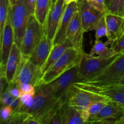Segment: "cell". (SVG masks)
I'll list each match as a JSON object with an SVG mask.
<instances>
[{
    "label": "cell",
    "mask_w": 124,
    "mask_h": 124,
    "mask_svg": "<svg viewBox=\"0 0 124 124\" xmlns=\"http://www.w3.org/2000/svg\"><path fill=\"white\" fill-rule=\"evenodd\" d=\"M64 102L63 99L54 96L48 84H42L36 87L33 104L26 112L36 117L41 124H46L52 116L59 111Z\"/></svg>",
    "instance_id": "1"
},
{
    "label": "cell",
    "mask_w": 124,
    "mask_h": 124,
    "mask_svg": "<svg viewBox=\"0 0 124 124\" xmlns=\"http://www.w3.org/2000/svg\"><path fill=\"white\" fill-rule=\"evenodd\" d=\"M84 52L82 53L74 47H70L52 64L43 74L42 84H48L68 70L79 65Z\"/></svg>",
    "instance_id": "2"
},
{
    "label": "cell",
    "mask_w": 124,
    "mask_h": 124,
    "mask_svg": "<svg viewBox=\"0 0 124 124\" xmlns=\"http://www.w3.org/2000/svg\"><path fill=\"white\" fill-rule=\"evenodd\" d=\"M121 54L122 53H116L110 56L101 57L92 56L90 53L87 54L84 52L78 65L79 73L83 79L82 82L91 81L101 75Z\"/></svg>",
    "instance_id": "3"
},
{
    "label": "cell",
    "mask_w": 124,
    "mask_h": 124,
    "mask_svg": "<svg viewBox=\"0 0 124 124\" xmlns=\"http://www.w3.org/2000/svg\"><path fill=\"white\" fill-rule=\"evenodd\" d=\"M9 12L14 32L15 43L21 49L23 36L30 16L25 0H18L14 4L10 6Z\"/></svg>",
    "instance_id": "4"
},
{
    "label": "cell",
    "mask_w": 124,
    "mask_h": 124,
    "mask_svg": "<svg viewBox=\"0 0 124 124\" xmlns=\"http://www.w3.org/2000/svg\"><path fill=\"white\" fill-rule=\"evenodd\" d=\"M108 98L90 92L74 84L69 87L65 96V102L80 110H86L91 104Z\"/></svg>",
    "instance_id": "5"
},
{
    "label": "cell",
    "mask_w": 124,
    "mask_h": 124,
    "mask_svg": "<svg viewBox=\"0 0 124 124\" xmlns=\"http://www.w3.org/2000/svg\"><path fill=\"white\" fill-rule=\"evenodd\" d=\"M44 32V26L37 20L35 16H30L21 47L24 58H29L31 56Z\"/></svg>",
    "instance_id": "6"
},
{
    "label": "cell",
    "mask_w": 124,
    "mask_h": 124,
    "mask_svg": "<svg viewBox=\"0 0 124 124\" xmlns=\"http://www.w3.org/2000/svg\"><path fill=\"white\" fill-rule=\"evenodd\" d=\"M43 74L41 67L34 64L29 58L23 57L12 82L17 86L29 84L37 87L42 85L41 79Z\"/></svg>",
    "instance_id": "7"
},
{
    "label": "cell",
    "mask_w": 124,
    "mask_h": 124,
    "mask_svg": "<svg viewBox=\"0 0 124 124\" xmlns=\"http://www.w3.org/2000/svg\"><path fill=\"white\" fill-rule=\"evenodd\" d=\"M83 79L79 73L78 66L70 69L49 83L54 96L58 99H63L65 102V96L70 86L77 82H82Z\"/></svg>",
    "instance_id": "8"
},
{
    "label": "cell",
    "mask_w": 124,
    "mask_h": 124,
    "mask_svg": "<svg viewBox=\"0 0 124 124\" xmlns=\"http://www.w3.org/2000/svg\"><path fill=\"white\" fill-rule=\"evenodd\" d=\"M78 7L85 32L94 30L98 21L105 13H101L88 2V0H78Z\"/></svg>",
    "instance_id": "9"
},
{
    "label": "cell",
    "mask_w": 124,
    "mask_h": 124,
    "mask_svg": "<svg viewBox=\"0 0 124 124\" xmlns=\"http://www.w3.org/2000/svg\"><path fill=\"white\" fill-rule=\"evenodd\" d=\"M123 76H124V53H122L104 72L96 78L91 81L80 82L89 85L96 86L107 81Z\"/></svg>",
    "instance_id": "10"
},
{
    "label": "cell",
    "mask_w": 124,
    "mask_h": 124,
    "mask_svg": "<svg viewBox=\"0 0 124 124\" xmlns=\"http://www.w3.org/2000/svg\"><path fill=\"white\" fill-rule=\"evenodd\" d=\"M66 6L64 0H57L48 12L44 25V29L45 33L52 41H53L55 37Z\"/></svg>",
    "instance_id": "11"
},
{
    "label": "cell",
    "mask_w": 124,
    "mask_h": 124,
    "mask_svg": "<svg viewBox=\"0 0 124 124\" xmlns=\"http://www.w3.org/2000/svg\"><path fill=\"white\" fill-rule=\"evenodd\" d=\"M81 16L78 10L71 18L67 32V38L70 40L75 48L80 52H84L83 48L84 33Z\"/></svg>",
    "instance_id": "12"
},
{
    "label": "cell",
    "mask_w": 124,
    "mask_h": 124,
    "mask_svg": "<svg viewBox=\"0 0 124 124\" xmlns=\"http://www.w3.org/2000/svg\"><path fill=\"white\" fill-rule=\"evenodd\" d=\"M75 84L78 87H81L84 89L105 96L107 98L117 102L124 106V86L123 85L96 87V86L86 85L82 82H77Z\"/></svg>",
    "instance_id": "13"
},
{
    "label": "cell",
    "mask_w": 124,
    "mask_h": 124,
    "mask_svg": "<svg viewBox=\"0 0 124 124\" xmlns=\"http://www.w3.org/2000/svg\"><path fill=\"white\" fill-rule=\"evenodd\" d=\"M1 39V60L0 66H6L11 50L15 43L14 32L11 22L10 14L8 12V18L4 26Z\"/></svg>",
    "instance_id": "14"
},
{
    "label": "cell",
    "mask_w": 124,
    "mask_h": 124,
    "mask_svg": "<svg viewBox=\"0 0 124 124\" xmlns=\"http://www.w3.org/2000/svg\"><path fill=\"white\" fill-rule=\"evenodd\" d=\"M78 10V2L76 1H72L67 5L61 19L55 37L53 41V45L62 43L66 40L67 32L70 22Z\"/></svg>",
    "instance_id": "15"
},
{
    "label": "cell",
    "mask_w": 124,
    "mask_h": 124,
    "mask_svg": "<svg viewBox=\"0 0 124 124\" xmlns=\"http://www.w3.org/2000/svg\"><path fill=\"white\" fill-rule=\"evenodd\" d=\"M124 116V105L110 99L96 115L89 118L88 124H96L99 121L108 118L119 119Z\"/></svg>",
    "instance_id": "16"
},
{
    "label": "cell",
    "mask_w": 124,
    "mask_h": 124,
    "mask_svg": "<svg viewBox=\"0 0 124 124\" xmlns=\"http://www.w3.org/2000/svg\"><path fill=\"white\" fill-rule=\"evenodd\" d=\"M53 47V41L48 38L44 32L41 38V41L29 59L34 64L42 67L47 61Z\"/></svg>",
    "instance_id": "17"
},
{
    "label": "cell",
    "mask_w": 124,
    "mask_h": 124,
    "mask_svg": "<svg viewBox=\"0 0 124 124\" xmlns=\"http://www.w3.org/2000/svg\"><path fill=\"white\" fill-rule=\"evenodd\" d=\"M85 110H80L64 102L59 110L62 124H87Z\"/></svg>",
    "instance_id": "18"
},
{
    "label": "cell",
    "mask_w": 124,
    "mask_h": 124,
    "mask_svg": "<svg viewBox=\"0 0 124 124\" xmlns=\"http://www.w3.org/2000/svg\"><path fill=\"white\" fill-rule=\"evenodd\" d=\"M23 58L20 48L14 43L6 65L5 78L8 83L13 82Z\"/></svg>",
    "instance_id": "19"
},
{
    "label": "cell",
    "mask_w": 124,
    "mask_h": 124,
    "mask_svg": "<svg viewBox=\"0 0 124 124\" xmlns=\"http://www.w3.org/2000/svg\"><path fill=\"white\" fill-rule=\"evenodd\" d=\"M105 18L108 29V41L106 43L108 45H111L112 41L118 37L123 23L124 17L106 12Z\"/></svg>",
    "instance_id": "20"
},
{
    "label": "cell",
    "mask_w": 124,
    "mask_h": 124,
    "mask_svg": "<svg viewBox=\"0 0 124 124\" xmlns=\"http://www.w3.org/2000/svg\"><path fill=\"white\" fill-rule=\"evenodd\" d=\"M70 47H73V46L70 40L67 38L62 43L53 45V48L47 61L41 67V70L43 73H44L50 67L51 65L66 51L67 49Z\"/></svg>",
    "instance_id": "21"
},
{
    "label": "cell",
    "mask_w": 124,
    "mask_h": 124,
    "mask_svg": "<svg viewBox=\"0 0 124 124\" xmlns=\"http://www.w3.org/2000/svg\"><path fill=\"white\" fill-rule=\"evenodd\" d=\"M52 6V0H36V8L34 16L44 26Z\"/></svg>",
    "instance_id": "22"
},
{
    "label": "cell",
    "mask_w": 124,
    "mask_h": 124,
    "mask_svg": "<svg viewBox=\"0 0 124 124\" xmlns=\"http://www.w3.org/2000/svg\"><path fill=\"white\" fill-rule=\"evenodd\" d=\"M108 45L105 42H103L100 39H96L94 44L92 47L90 54L92 56L101 57H107L116 54L111 47L109 48Z\"/></svg>",
    "instance_id": "23"
},
{
    "label": "cell",
    "mask_w": 124,
    "mask_h": 124,
    "mask_svg": "<svg viewBox=\"0 0 124 124\" xmlns=\"http://www.w3.org/2000/svg\"><path fill=\"white\" fill-rule=\"evenodd\" d=\"M10 6L8 0H0V37L2 36L8 18Z\"/></svg>",
    "instance_id": "24"
},
{
    "label": "cell",
    "mask_w": 124,
    "mask_h": 124,
    "mask_svg": "<svg viewBox=\"0 0 124 124\" xmlns=\"http://www.w3.org/2000/svg\"><path fill=\"white\" fill-rule=\"evenodd\" d=\"M106 12L124 18V0H111Z\"/></svg>",
    "instance_id": "25"
},
{
    "label": "cell",
    "mask_w": 124,
    "mask_h": 124,
    "mask_svg": "<svg viewBox=\"0 0 124 124\" xmlns=\"http://www.w3.org/2000/svg\"><path fill=\"white\" fill-rule=\"evenodd\" d=\"M110 100V99L108 98V99H105V100L99 101L95 102L91 104L85 110L88 119L90 117L96 115L102 110V108L107 104L108 102Z\"/></svg>",
    "instance_id": "26"
},
{
    "label": "cell",
    "mask_w": 124,
    "mask_h": 124,
    "mask_svg": "<svg viewBox=\"0 0 124 124\" xmlns=\"http://www.w3.org/2000/svg\"><path fill=\"white\" fill-rule=\"evenodd\" d=\"M19 105L14 111L26 112L27 110L31 106L33 102V96L29 94H22L19 98Z\"/></svg>",
    "instance_id": "27"
},
{
    "label": "cell",
    "mask_w": 124,
    "mask_h": 124,
    "mask_svg": "<svg viewBox=\"0 0 124 124\" xmlns=\"http://www.w3.org/2000/svg\"><path fill=\"white\" fill-rule=\"evenodd\" d=\"M95 37L96 39H99L101 38L108 36V29L107 27L106 21H105V15L101 18L98 21L95 29Z\"/></svg>",
    "instance_id": "28"
},
{
    "label": "cell",
    "mask_w": 124,
    "mask_h": 124,
    "mask_svg": "<svg viewBox=\"0 0 124 124\" xmlns=\"http://www.w3.org/2000/svg\"><path fill=\"white\" fill-rule=\"evenodd\" d=\"M29 114L27 112L13 111V114L8 120L4 122V124H24V122L29 116Z\"/></svg>",
    "instance_id": "29"
},
{
    "label": "cell",
    "mask_w": 124,
    "mask_h": 124,
    "mask_svg": "<svg viewBox=\"0 0 124 124\" xmlns=\"http://www.w3.org/2000/svg\"><path fill=\"white\" fill-rule=\"evenodd\" d=\"M110 46L116 53H124V33L112 41Z\"/></svg>",
    "instance_id": "30"
},
{
    "label": "cell",
    "mask_w": 124,
    "mask_h": 124,
    "mask_svg": "<svg viewBox=\"0 0 124 124\" xmlns=\"http://www.w3.org/2000/svg\"><path fill=\"white\" fill-rule=\"evenodd\" d=\"M13 108L10 105H3L1 109V124H3L8 119L11 115L13 114Z\"/></svg>",
    "instance_id": "31"
},
{
    "label": "cell",
    "mask_w": 124,
    "mask_h": 124,
    "mask_svg": "<svg viewBox=\"0 0 124 124\" xmlns=\"http://www.w3.org/2000/svg\"><path fill=\"white\" fill-rule=\"evenodd\" d=\"M19 90L20 92L21 96L24 94H29L33 96L36 93V87L29 84H23L18 85Z\"/></svg>",
    "instance_id": "32"
},
{
    "label": "cell",
    "mask_w": 124,
    "mask_h": 124,
    "mask_svg": "<svg viewBox=\"0 0 124 124\" xmlns=\"http://www.w3.org/2000/svg\"><path fill=\"white\" fill-rule=\"evenodd\" d=\"M91 6L101 13H105L107 11V6L105 0H88Z\"/></svg>",
    "instance_id": "33"
},
{
    "label": "cell",
    "mask_w": 124,
    "mask_h": 124,
    "mask_svg": "<svg viewBox=\"0 0 124 124\" xmlns=\"http://www.w3.org/2000/svg\"><path fill=\"white\" fill-rule=\"evenodd\" d=\"M15 98H13L8 91V88L1 94V104L2 106L3 105H10Z\"/></svg>",
    "instance_id": "34"
},
{
    "label": "cell",
    "mask_w": 124,
    "mask_h": 124,
    "mask_svg": "<svg viewBox=\"0 0 124 124\" xmlns=\"http://www.w3.org/2000/svg\"><path fill=\"white\" fill-rule=\"evenodd\" d=\"M108 85H123L124 86V76L111 81H107V82L102 83L101 84L96 85V87L99 86H108Z\"/></svg>",
    "instance_id": "35"
},
{
    "label": "cell",
    "mask_w": 124,
    "mask_h": 124,
    "mask_svg": "<svg viewBox=\"0 0 124 124\" xmlns=\"http://www.w3.org/2000/svg\"><path fill=\"white\" fill-rule=\"evenodd\" d=\"M8 90L9 91L10 93L11 94V95L15 98H20L21 94L19 90V88H18V86L16 84H15L13 82H11V83H9V85H8Z\"/></svg>",
    "instance_id": "36"
},
{
    "label": "cell",
    "mask_w": 124,
    "mask_h": 124,
    "mask_svg": "<svg viewBox=\"0 0 124 124\" xmlns=\"http://www.w3.org/2000/svg\"><path fill=\"white\" fill-rule=\"evenodd\" d=\"M25 3L30 15H34L36 8V0H25Z\"/></svg>",
    "instance_id": "37"
},
{
    "label": "cell",
    "mask_w": 124,
    "mask_h": 124,
    "mask_svg": "<svg viewBox=\"0 0 124 124\" xmlns=\"http://www.w3.org/2000/svg\"><path fill=\"white\" fill-rule=\"evenodd\" d=\"M46 124H62V118L59 111L54 114L47 121Z\"/></svg>",
    "instance_id": "38"
},
{
    "label": "cell",
    "mask_w": 124,
    "mask_h": 124,
    "mask_svg": "<svg viewBox=\"0 0 124 124\" xmlns=\"http://www.w3.org/2000/svg\"><path fill=\"white\" fill-rule=\"evenodd\" d=\"M24 124H41L40 121L38 119L36 118L35 117H34L32 115H30L29 114V116L27 117V118L26 119V120L24 122Z\"/></svg>",
    "instance_id": "39"
},
{
    "label": "cell",
    "mask_w": 124,
    "mask_h": 124,
    "mask_svg": "<svg viewBox=\"0 0 124 124\" xmlns=\"http://www.w3.org/2000/svg\"><path fill=\"white\" fill-rule=\"evenodd\" d=\"M123 33H124V18L123 23H122V26H121V30H120L119 33L118 37H117V38H119L120 36H121V35H122Z\"/></svg>",
    "instance_id": "40"
},
{
    "label": "cell",
    "mask_w": 124,
    "mask_h": 124,
    "mask_svg": "<svg viewBox=\"0 0 124 124\" xmlns=\"http://www.w3.org/2000/svg\"><path fill=\"white\" fill-rule=\"evenodd\" d=\"M17 1H18V0H10V6L11 5L14 4Z\"/></svg>",
    "instance_id": "41"
},
{
    "label": "cell",
    "mask_w": 124,
    "mask_h": 124,
    "mask_svg": "<svg viewBox=\"0 0 124 124\" xmlns=\"http://www.w3.org/2000/svg\"><path fill=\"white\" fill-rule=\"evenodd\" d=\"M110 2H111V0H105V4H106L107 7L109 6V4H110Z\"/></svg>",
    "instance_id": "42"
},
{
    "label": "cell",
    "mask_w": 124,
    "mask_h": 124,
    "mask_svg": "<svg viewBox=\"0 0 124 124\" xmlns=\"http://www.w3.org/2000/svg\"><path fill=\"white\" fill-rule=\"evenodd\" d=\"M64 1H65V4H70V2H72V1L71 0H64Z\"/></svg>",
    "instance_id": "43"
},
{
    "label": "cell",
    "mask_w": 124,
    "mask_h": 124,
    "mask_svg": "<svg viewBox=\"0 0 124 124\" xmlns=\"http://www.w3.org/2000/svg\"><path fill=\"white\" fill-rule=\"evenodd\" d=\"M57 0H52V6H53V4H54V3H55L56 2Z\"/></svg>",
    "instance_id": "44"
},
{
    "label": "cell",
    "mask_w": 124,
    "mask_h": 124,
    "mask_svg": "<svg viewBox=\"0 0 124 124\" xmlns=\"http://www.w3.org/2000/svg\"><path fill=\"white\" fill-rule=\"evenodd\" d=\"M72 1H76V2H78V0H71Z\"/></svg>",
    "instance_id": "45"
},
{
    "label": "cell",
    "mask_w": 124,
    "mask_h": 124,
    "mask_svg": "<svg viewBox=\"0 0 124 124\" xmlns=\"http://www.w3.org/2000/svg\"><path fill=\"white\" fill-rule=\"evenodd\" d=\"M8 1H9V2H10V0H8Z\"/></svg>",
    "instance_id": "46"
}]
</instances>
